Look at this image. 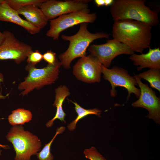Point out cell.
Wrapping results in <instances>:
<instances>
[{"instance_id": "6da1fadb", "label": "cell", "mask_w": 160, "mask_h": 160, "mask_svg": "<svg viewBox=\"0 0 160 160\" xmlns=\"http://www.w3.org/2000/svg\"><path fill=\"white\" fill-rule=\"evenodd\" d=\"M151 27L146 23L132 20L114 21L112 36L133 52L142 54L144 49L151 48Z\"/></svg>"}, {"instance_id": "7a4b0ae2", "label": "cell", "mask_w": 160, "mask_h": 160, "mask_svg": "<svg viewBox=\"0 0 160 160\" xmlns=\"http://www.w3.org/2000/svg\"><path fill=\"white\" fill-rule=\"evenodd\" d=\"M145 0H115L110 7L114 21L132 20L146 23L151 27L159 23L158 12L145 4Z\"/></svg>"}, {"instance_id": "3957f363", "label": "cell", "mask_w": 160, "mask_h": 160, "mask_svg": "<svg viewBox=\"0 0 160 160\" xmlns=\"http://www.w3.org/2000/svg\"><path fill=\"white\" fill-rule=\"evenodd\" d=\"M87 23L80 24L78 31L73 35L61 36L63 40L70 42L67 50L59 56L61 65L65 68H70L71 62L75 59L86 56L87 49L94 41L99 39L109 38L110 34L105 33H90L87 29Z\"/></svg>"}, {"instance_id": "277c9868", "label": "cell", "mask_w": 160, "mask_h": 160, "mask_svg": "<svg viewBox=\"0 0 160 160\" xmlns=\"http://www.w3.org/2000/svg\"><path fill=\"white\" fill-rule=\"evenodd\" d=\"M61 66L57 58L54 64H48L41 68H37L35 65L28 63L25 69L28 74L18 86V89L21 91L20 95H27L34 89H39L54 83L58 78Z\"/></svg>"}, {"instance_id": "5b68a950", "label": "cell", "mask_w": 160, "mask_h": 160, "mask_svg": "<svg viewBox=\"0 0 160 160\" xmlns=\"http://www.w3.org/2000/svg\"><path fill=\"white\" fill-rule=\"evenodd\" d=\"M6 138L13 146L16 153L15 160H30L31 156L41 150V142L38 137L24 130L21 125L13 126Z\"/></svg>"}, {"instance_id": "8992f818", "label": "cell", "mask_w": 160, "mask_h": 160, "mask_svg": "<svg viewBox=\"0 0 160 160\" xmlns=\"http://www.w3.org/2000/svg\"><path fill=\"white\" fill-rule=\"evenodd\" d=\"M86 9L63 15L49 20L50 28L46 35L53 40H57L60 33L68 28L81 23H93L97 18L96 13H90Z\"/></svg>"}, {"instance_id": "52a82bcc", "label": "cell", "mask_w": 160, "mask_h": 160, "mask_svg": "<svg viewBox=\"0 0 160 160\" xmlns=\"http://www.w3.org/2000/svg\"><path fill=\"white\" fill-rule=\"evenodd\" d=\"M102 73L103 77L110 83L111 89L110 95L111 97H115L117 91L116 87H120L125 88L128 92V100L132 94H134L138 98L140 93V89L136 87L137 84L134 77L130 75L127 71L120 67L114 66L111 69L107 68L102 65Z\"/></svg>"}, {"instance_id": "ba28073f", "label": "cell", "mask_w": 160, "mask_h": 160, "mask_svg": "<svg viewBox=\"0 0 160 160\" xmlns=\"http://www.w3.org/2000/svg\"><path fill=\"white\" fill-rule=\"evenodd\" d=\"M3 32L5 39L0 45V60H11L20 64L33 51L32 47L18 40L11 31L5 30Z\"/></svg>"}, {"instance_id": "9c48e42d", "label": "cell", "mask_w": 160, "mask_h": 160, "mask_svg": "<svg viewBox=\"0 0 160 160\" xmlns=\"http://www.w3.org/2000/svg\"><path fill=\"white\" fill-rule=\"evenodd\" d=\"M88 50L107 68L110 66L113 60L118 56L134 53L129 47L114 39H108L103 44L89 45Z\"/></svg>"}, {"instance_id": "30bf717a", "label": "cell", "mask_w": 160, "mask_h": 160, "mask_svg": "<svg viewBox=\"0 0 160 160\" xmlns=\"http://www.w3.org/2000/svg\"><path fill=\"white\" fill-rule=\"evenodd\" d=\"M134 77L140 87V95L138 100L133 102L134 107L146 109L148 112L146 117L153 120L156 124H160V99L155 92L147 84L142 82L137 75Z\"/></svg>"}, {"instance_id": "8fae6325", "label": "cell", "mask_w": 160, "mask_h": 160, "mask_svg": "<svg viewBox=\"0 0 160 160\" xmlns=\"http://www.w3.org/2000/svg\"><path fill=\"white\" fill-rule=\"evenodd\" d=\"M91 1L46 0L39 7L48 20L57 17L87 9Z\"/></svg>"}, {"instance_id": "7c38bea8", "label": "cell", "mask_w": 160, "mask_h": 160, "mask_svg": "<svg viewBox=\"0 0 160 160\" xmlns=\"http://www.w3.org/2000/svg\"><path fill=\"white\" fill-rule=\"evenodd\" d=\"M102 64L91 55L80 58L73 68V73L79 80L87 83L99 82Z\"/></svg>"}, {"instance_id": "4fadbf2b", "label": "cell", "mask_w": 160, "mask_h": 160, "mask_svg": "<svg viewBox=\"0 0 160 160\" xmlns=\"http://www.w3.org/2000/svg\"><path fill=\"white\" fill-rule=\"evenodd\" d=\"M148 52L137 55H131L129 59L133 62V64L137 67L138 71L143 68L160 69V49L159 47L154 49H149Z\"/></svg>"}, {"instance_id": "5bb4252c", "label": "cell", "mask_w": 160, "mask_h": 160, "mask_svg": "<svg viewBox=\"0 0 160 160\" xmlns=\"http://www.w3.org/2000/svg\"><path fill=\"white\" fill-rule=\"evenodd\" d=\"M0 21L16 24L24 28L31 34L38 33L41 30L22 18L17 11L12 8L6 3L5 0L4 2L0 4Z\"/></svg>"}, {"instance_id": "9a60e30c", "label": "cell", "mask_w": 160, "mask_h": 160, "mask_svg": "<svg viewBox=\"0 0 160 160\" xmlns=\"http://www.w3.org/2000/svg\"><path fill=\"white\" fill-rule=\"evenodd\" d=\"M19 15L24 16L27 21L34 26L41 30L47 24L48 20L41 10L33 5H28L19 9Z\"/></svg>"}, {"instance_id": "2e32d148", "label": "cell", "mask_w": 160, "mask_h": 160, "mask_svg": "<svg viewBox=\"0 0 160 160\" xmlns=\"http://www.w3.org/2000/svg\"><path fill=\"white\" fill-rule=\"evenodd\" d=\"M55 100L53 105L56 108V111L54 117L46 123V126L48 127H52L56 119L66 123L64 119L66 114L63 110L62 106L65 98L70 94L69 90L65 85L60 86L55 89Z\"/></svg>"}, {"instance_id": "e0dca14e", "label": "cell", "mask_w": 160, "mask_h": 160, "mask_svg": "<svg viewBox=\"0 0 160 160\" xmlns=\"http://www.w3.org/2000/svg\"><path fill=\"white\" fill-rule=\"evenodd\" d=\"M32 117V113L30 111L20 108L13 111L8 119L9 123L14 126L24 124L31 121Z\"/></svg>"}, {"instance_id": "ac0fdd59", "label": "cell", "mask_w": 160, "mask_h": 160, "mask_svg": "<svg viewBox=\"0 0 160 160\" xmlns=\"http://www.w3.org/2000/svg\"><path fill=\"white\" fill-rule=\"evenodd\" d=\"M71 102L75 105V110L77 115L75 120L68 125L67 127L69 131H74L78 121L88 115H95L99 117L101 116L102 111L100 110L97 108L86 109L81 107L76 102Z\"/></svg>"}, {"instance_id": "d6986e66", "label": "cell", "mask_w": 160, "mask_h": 160, "mask_svg": "<svg viewBox=\"0 0 160 160\" xmlns=\"http://www.w3.org/2000/svg\"><path fill=\"white\" fill-rule=\"evenodd\" d=\"M137 75L140 79H143L148 81L151 87L155 89L160 92V69H150Z\"/></svg>"}, {"instance_id": "ffe728a7", "label": "cell", "mask_w": 160, "mask_h": 160, "mask_svg": "<svg viewBox=\"0 0 160 160\" xmlns=\"http://www.w3.org/2000/svg\"><path fill=\"white\" fill-rule=\"evenodd\" d=\"M65 129L64 127L57 128L56 133L52 140L48 143L45 144L42 149L36 155L39 160H53L54 156L50 152L51 145L57 136L59 134L63 132Z\"/></svg>"}, {"instance_id": "44dd1931", "label": "cell", "mask_w": 160, "mask_h": 160, "mask_svg": "<svg viewBox=\"0 0 160 160\" xmlns=\"http://www.w3.org/2000/svg\"><path fill=\"white\" fill-rule=\"evenodd\" d=\"M6 3L13 9L18 11L20 8L28 5H33L39 7L46 0H5Z\"/></svg>"}, {"instance_id": "7402d4cb", "label": "cell", "mask_w": 160, "mask_h": 160, "mask_svg": "<svg viewBox=\"0 0 160 160\" xmlns=\"http://www.w3.org/2000/svg\"><path fill=\"white\" fill-rule=\"evenodd\" d=\"M83 153L85 158L90 160H107L94 147L85 149Z\"/></svg>"}, {"instance_id": "603a6c76", "label": "cell", "mask_w": 160, "mask_h": 160, "mask_svg": "<svg viewBox=\"0 0 160 160\" xmlns=\"http://www.w3.org/2000/svg\"><path fill=\"white\" fill-rule=\"evenodd\" d=\"M26 59L28 63L35 65L42 60L43 55L38 50L32 51L28 55Z\"/></svg>"}, {"instance_id": "cb8c5ba5", "label": "cell", "mask_w": 160, "mask_h": 160, "mask_svg": "<svg viewBox=\"0 0 160 160\" xmlns=\"http://www.w3.org/2000/svg\"><path fill=\"white\" fill-rule=\"evenodd\" d=\"M56 55V53L50 50L43 55V58L48 64L52 65L55 63L57 59Z\"/></svg>"}, {"instance_id": "d4e9b609", "label": "cell", "mask_w": 160, "mask_h": 160, "mask_svg": "<svg viewBox=\"0 0 160 160\" xmlns=\"http://www.w3.org/2000/svg\"><path fill=\"white\" fill-rule=\"evenodd\" d=\"M94 1L98 7L105 6L104 0H95Z\"/></svg>"}, {"instance_id": "484cf974", "label": "cell", "mask_w": 160, "mask_h": 160, "mask_svg": "<svg viewBox=\"0 0 160 160\" xmlns=\"http://www.w3.org/2000/svg\"><path fill=\"white\" fill-rule=\"evenodd\" d=\"M5 39V36L3 32L0 31V45L3 42Z\"/></svg>"}, {"instance_id": "4316f807", "label": "cell", "mask_w": 160, "mask_h": 160, "mask_svg": "<svg viewBox=\"0 0 160 160\" xmlns=\"http://www.w3.org/2000/svg\"><path fill=\"white\" fill-rule=\"evenodd\" d=\"M114 1L113 0H104L105 6H111Z\"/></svg>"}, {"instance_id": "83f0119b", "label": "cell", "mask_w": 160, "mask_h": 160, "mask_svg": "<svg viewBox=\"0 0 160 160\" xmlns=\"http://www.w3.org/2000/svg\"><path fill=\"white\" fill-rule=\"evenodd\" d=\"M4 77L3 74L0 72V82H3Z\"/></svg>"}, {"instance_id": "f1b7e54d", "label": "cell", "mask_w": 160, "mask_h": 160, "mask_svg": "<svg viewBox=\"0 0 160 160\" xmlns=\"http://www.w3.org/2000/svg\"><path fill=\"white\" fill-rule=\"evenodd\" d=\"M6 96H3L0 93V99H3L4 98H5L6 97Z\"/></svg>"}, {"instance_id": "f546056e", "label": "cell", "mask_w": 160, "mask_h": 160, "mask_svg": "<svg viewBox=\"0 0 160 160\" xmlns=\"http://www.w3.org/2000/svg\"><path fill=\"white\" fill-rule=\"evenodd\" d=\"M5 2V0H0V4L4 3Z\"/></svg>"}]
</instances>
